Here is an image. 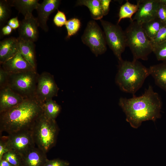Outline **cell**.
I'll list each match as a JSON object with an SVG mask.
<instances>
[{
  "label": "cell",
  "instance_id": "3",
  "mask_svg": "<svg viewBox=\"0 0 166 166\" xmlns=\"http://www.w3.org/2000/svg\"><path fill=\"white\" fill-rule=\"evenodd\" d=\"M149 75L148 68L138 60L130 61L122 60L119 61L115 82L122 91L134 95Z\"/></svg>",
  "mask_w": 166,
  "mask_h": 166
},
{
  "label": "cell",
  "instance_id": "7",
  "mask_svg": "<svg viewBox=\"0 0 166 166\" xmlns=\"http://www.w3.org/2000/svg\"><path fill=\"white\" fill-rule=\"evenodd\" d=\"M100 21L106 43L118 61H122L121 55L126 47L124 31L118 24L115 25L102 20Z\"/></svg>",
  "mask_w": 166,
  "mask_h": 166
},
{
  "label": "cell",
  "instance_id": "12",
  "mask_svg": "<svg viewBox=\"0 0 166 166\" xmlns=\"http://www.w3.org/2000/svg\"><path fill=\"white\" fill-rule=\"evenodd\" d=\"M38 24L36 18L32 14L28 15L20 22L18 32L20 38L34 42L38 38Z\"/></svg>",
  "mask_w": 166,
  "mask_h": 166
},
{
  "label": "cell",
  "instance_id": "22",
  "mask_svg": "<svg viewBox=\"0 0 166 166\" xmlns=\"http://www.w3.org/2000/svg\"><path fill=\"white\" fill-rule=\"evenodd\" d=\"M164 25L157 18L141 25L146 34L151 41Z\"/></svg>",
  "mask_w": 166,
  "mask_h": 166
},
{
  "label": "cell",
  "instance_id": "25",
  "mask_svg": "<svg viewBox=\"0 0 166 166\" xmlns=\"http://www.w3.org/2000/svg\"><path fill=\"white\" fill-rule=\"evenodd\" d=\"M2 159L6 160L14 166H22L21 155L12 150H10L4 153Z\"/></svg>",
  "mask_w": 166,
  "mask_h": 166
},
{
  "label": "cell",
  "instance_id": "37",
  "mask_svg": "<svg viewBox=\"0 0 166 166\" xmlns=\"http://www.w3.org/2000/svg\"><path fill=\"white\" fill-rule=\"evenodd\" d=\"M12 30V29L7 25L2 27L1 32L3 35H7L10 34L11 33Z\"/></svg>",
  "mask_w": 166,
  "mask_h": 166
},
{
  "label": "cell",
  "instance_id": "27",
  "mask_svg": "<svg viewBox=\"0 0 166 166\" xmlns=\"http://www.w3.org/2000/svg\"><path fill=\"white\" fill-rule=\"evenodd\" d=\"M80 20L77 18H72L67 20L65 26L67 32V38L76 34L78 31L81 27Z\"/></svg>",
  "mask_w": 166,
  "mask_h": 166
},
{
  "label": "cell",
  "instance_id": "14",
  "mask_svg": "<svg viewBox=\"0 0 166 166\" xmlns=\"http://www.w3.org/2000/svg\"><path fill=\"white\" fill-rule=\"evenodd\" d=\"M2 65L9 74L18 73L36 70L18 52Z\"/></svg>",
  "mask_w": 166,
  "mask_h": 166
},
{
  "label": "cell",
  "instance_id": "24",
  "mask_svg": "<svg viewBox=\"0 0 166 166\" xmlns=\"http://www.w3.org/2000/svg\"><path fill=\"white\" fill-rule=\"evenodd\" d=\"M138 8L137 4H132L128 0H126L125 3L121 6L120 9L117 24H119L122 19L124 18H129L131 21H132V16L136 13Z\"/></svg>",
  "mask_w": 166,
  "mask_h": 166
},
{
  "label": "cell",
  "instance_id": "11",
  "mask_svg": "<svg viewBox=\"0 0 166 166\" xmlns=\"http://www.w3.org/2000/svg\"><path fill=\"white\" fill-rule=\"evenodd\" d=\"M160 0H138L136 2L138 9L132 18L142 25L156 18L157 11Z\"/></svg>",
  "mask_w": 166,
  "mask_h": 166
},
{
  "label": "cell",
  "instance_id": "16",
  "mask_svg": "<svg viewBox=\"0 0 166 166\" xmlns=\"http://www.w3.org/2000/svg\"><path fill=\"white\" fill-rule=\"evenodd\" d=\"M21 156L22 166H44L48 159L46 153L35 147Z\"/></svg>",
  "mask_w": 166,
  "mask_h": 166
},
{
  "label": "cell",
  "instance_id": "29",
  "mask_svg": "<svg viewBox=\"0 0 166 166\" xmlns=\"http://www.w3.org/2000/svg\"><path fill=\"white\" fill-rule=\"evenodd\" d=\"M151 42L153 47L166 42V25H164L161 28Z\"/></svg>",
  "mask_w": 166,
  "mask_h": 166
},
{
  "label": "cell",
  "instance_id": "38",
  "mask_svg": "<svg viewBox=\"0 0 166 166\" xmlns=\"http://www.w3.org/2000/svg\"><path fill=\"white\" fill-rule=\"evenodd\" d=\"M0 166H14L6 160L2 159L0 161Z\"/></svg>",
  "mask_w": 166,
  "mask_h": 166
},
{
  "label": "cell",
  "instance_id": "6",
  "mask_svg": "<svg viewBox=\"0 0 166 166\" xmlns=\"http://www.w3.org/2000/svg\"><path fill=\"white\" fill-rule=\"evenodd\" d=\"M39 75L36 70L9 74L7 86L24 99L35 98Z\"/></svg>",
  "mask_w": 166,
  "mask_h": 166
},
{
  "label": "cell",
  "instance_id": "35",
  "mask_svg": "<svg viewBox=\"0 0 166 166\" xmlns=\"http://www.w3.org/2000/svg\"><path fill=\"white\" fill-rule=\"evenodd\" d=\"M102 10L104 16L107 15L109 10L111 0H100Z\"/></svg>",
  "mask_w": 166,
  "mask_h": 166
},
{
  "label": "cell",
  "instance_id": "34",
  "mask_svg": "<svg viewBox=\"0 0 166 166\" xmlns=\"http://www.w3.org/2000/svg\"><path fill=\"white\" fill-rule=\"evenodd\" d=\"M9 150L5 140L2 137L0 140V160H2L3 155Z\"/></svg>",
  "mask_w": 166,
  "mask_h": 166
},
{
  "label": "cell",
  "instance_id": "31",
  "mask_svg": "<svg viewBox=\"0 0 166 166\" xmlns=\"http://www.w3.org/2000/svg\"><path fill=\"white\" fill-rule=\"evenodd\" d=\"M67 21L65 14L58 10L53 19L55 25L57 27H61L65 25Z\"/></svg>",
  "mask_w": 166,
  "mask_h": 166
},
{
  "label": "cell",
  "instance_id": "17",
  "mask_svg": "<svg viewBox=\"0 0 166 166\" xmlns=\"http://www.w3.org/2000/svg\"><path fill=\"white\" fill-rule=\"evenodd\" d=\"M17 38L10 37L0 42V63L2 64L18 52Z\"/></svg>",
  "mask_w": 166,
  "mask_h": 166
},
{
  "label": "cell",
  "instance_id": "23",
  "mask_svg": "<svg viewBox=\"0 0 166 166\" xmlns=\"http://www.w3.org/2000/svg\"><path fill=\"white\" fill-rule=\"evenodd\" d=\"M44 114L48 118L55 120L60 113L61 107L52 99L47 100L42 104Z\"/></svg>",
  "mask_w": 166,
  "mask_h": 166
},
{
  "label": "cell",
  "instance_id": "8",
  "mask_svg": "<svg viewBox=\"0 0 166 166\" xmlns=\"http://www.w3.org/2000/svg\"><path fill=\"white\" fill-rule=\"evenodd\" d=\"M81 40L96 56L104 53L107 50L105 36L94 21L89 22L81 37Z\"/></svg>",
  "mask_w": 166,
  "mask_h": 166
},
{
  "label": "cell",
  "instance_id": "33",
  "mask_svg": "<svg viewBox=\"0 0 166 166\" xmlns=\"http://www.w3.org/2000/svg\"><path fill=\"white\" fill-rule=\"evenodd\" d=\"M9 73L2 67L0 68V89L7 86Z\"/></svg>",
  "mask_w": 166,
  "mask_h": 166
},
{
  "label": "cell",
  "instance_id": "1",
  "mask_svg": "<svg viewBox=\"0 0 166 166\" xmlns=\"http://www.w3.org/2000/svg\"><path fill=\"white\" fill-rule=\"evenodd\" d=\"M119 105L125 114L126 121L134 128H138L144 121L155 122L161 117V99L150 85L140 96L133 95L130 98L121 97Z\"/></svg>",
  "mask_w": 166,
  "mask_h": 166
},
{
  "label": "cell",
  "instance_id": "13",
  "mask_svg": "<svg viewBox=\"0 0 166 166\" xmlns=\"http://www.w3.org/2000/svg\"><path fill=\"white\" fill-rule=\"evenodd\" d=\"M60 2L59 0H44L38 6L36 18L39 26L45 32L49 30L47 23L49 15L58 8Z\"/></svg>",
  "mask_w": 166,
  "mask_h": 166
},
{
  "label": "cell",
  "instance_id": "26",
  "mask_svg": "<svg viewBox=\"0 0 166 166\" xmlns=\"http://www.w3.org/2000/svg\"><path fill=\"white\" fill-rule=\"evenodd\" d=\"M10 5L6 0L0 1V24L2 26L6 23L11 14Z\"/></svg>",
  "mask_w": 166,
  "mask_h": 166
},
{
  "label": "cell",
  "instance_id": "9",
  "mask_svg": "<svg viewBox=\"0 0 166 166\" xmlns=\"http://www.w3.org/2000/svg\"><path fill=\"white\" fill-rule=\"evenodd\" d=\"M9 149L22 155L35 147L31 129L21 131L3 137Z\"/></svg>",
  "mask_w": 166,
  "mask_h": 166
},
{
  "label": "cell",
  "instance_id": "10",
  "mask_svg": "<svg viewBox=\"0 0 166 166\" xmlns=\"http://www.w3.org/2000/svg\"><path fill=\"white\" fill-rule=\"evenodd\" d=\"M59 88L53 75L43 72L39 75L35 93V98L43 104L57 95Z\"/></svg>",
  "mask_w": 166,
  "mask_h": 166
},
{
  "label": "cell",
  "instance_id": "18",
  "mask_svg": "<svg viewBox=\"0 0 166 166\" xmlns=\"http://www.w3.org/2000/svg\"><path fill=\"white\" fill-rule=\"evenodd\" d=\"M18 50L24 58L36 70V63L35 56V45L34 42L22 40L19 37Z\"/></svg>",
  "mask_w": 166,
  "mask_h": 166
},
{
  "label": "cell",
  "instance_id": "4",
  "mask_svg": "<svg viewBox=\"0 0 166 166\" xmlns=\"http://www.w3.org/2000/svg\"><path fill=\"white\" fill-rule=\"evenodd\" d=\"M124 31L126 47L131 51L133 60H147L149 55L153 52V46L141 25L136 21H131Z\"/></svg>",
  "mask_w": 166,
  "mask_h": 166
},
{
  "label": "cell",
  "instance_id": "2",
  "mask_svg": "<svg viewBox=\"0 0 166 166\" xmlns=\"http://www.w3.org/2000/svg\"><path fill=\"white\" fill-rule=\"evenodd\" d=\"M43 113L42 104L36 99H25L21 103L0 113V132L8 134L31 129Z\"/></svg>",
  "mask_w": 166,
  "mask_h": 166
},
{
  "label": "cell",
  "instance_id": "20",
  "mask_svg": "<svg viewBox=\"0 0 166 166\" xmlns=\"http://www.w3.org/2000/svg\"><path fill=\"white\" fill-rule=\"evenodd\" d=\"M38 0H14L8 1L11 6H14L24 16L32 14L39 4Z\"/></svg>",
  "mask_w": 166,
  "mask_h": 166
},
{
  "label": "cell",
  "instance_id": "39",
  "mask_svg": "<svg viewBox=\"0 0 166 166\" xmlns=\"http://www.w3.org/2000/svg\"><path fill=\"white\" fill-rule=\"evenodd\" d=\"M162 0L166 5V0Z\"/></svg>",
  "mask_w": 166,
  "mask_h": 166
},
{
  "label": "cell",
  "instance_id": "15",
  "mask_svg": "<svg viewBox=\"0 0 166 166\" xmlns=\"http://www.w3.org/2000/svg\"><path fill=\"white\" fill-rule=\"evenodd\" d=\"M24 99L7 86L0 89V113L15 107Z\"/></svg>",
  "mask_w": 166,
  "mask_h": 166
},
{
  "label": "cell",
  "instance_id": "5",
  "mask_svg": "<svg viewBox=\"0 0 166 166\" xmlns=\"http://www.w3.org/2000/svg\"><path fill=\"white\" fill-rule=\"evenodd\" d=\"M35 144L45 153L55 145L59 128L55 120L47 117L43 113L31 129Z\"/></svg>",
  "mask_w": 166,
  "mask_h": 166
},
{
  "label": "cell",
  "instance_id": "21",
  "mask_svg": "<svg viewBox=\"0 0 166 166\" xmlns=\"http://www.w3.org/2000/svg\"><path fill=\"white\" fill-rule=\"evenodd\" d=\"M76 5H84L89 9L92 18L96 20H101L104 16L100 0H79Z\"/></svg>",
  "mask_w": 166,
  "mask_h": 166
},
{
  "label": "cell",
  "instance_id": "28",
  "mask_svg": "<svg viewBox=\"0 0 166 166\" xmlns=\"http://www.w3.org/2000/svg\"><path fill=\"white\" fill-rule=\"evenodd\" d=\"M152 52L158 61L166 62V42L154 46Z\"/></svg>",
  "mask_w": 166,
  "mask_h": 166
},
{
  "label": "cell",
  "instance_id": "19",
  "mask_svg": "<svg viewBox=\"0 0 166 166\" xmlns=\"http://www.w3.org/2000/svg\"><path fill=\"white\" fill-rule=\"evenodd\" d=\"M148 69L156 84L166 92V62L151 66Z\"/></svg>",
  "mask_w": 166,
  "mask_h": 166
},
{
  "label": "cell",
  "instance_id": "32",
  "mask_svg": "<svg viewBox=\"0 0 166 166\" xmlns=\"http://www.w3.org/2000/svg\"><path fill=\"white\" fill-rule=\"evenodd\" d=\"M69 162L59 158L48 159L44 166H69Z\"/></svg>",
  "mask_w": 166,
  "mask_h": 166
},
{
  "label": "cell",
  "instance_id": "36",
  "mask_svg": "<svg viewBox=\"0 0 166 166\" xmlns=\"http://www.w3.org/2000/svg\"><path fill=\"white\" fill-rule=\"evenodd\" d=\"M7 25L9 26L12 29L15 30L19 28L20 23L19 22L18 17H15L10 19L8 22Z\"/></svg>",
  "mask_w": 166,
  "mask_h": 166
},
{
  "label": "cell",
  "instance_id": "30",
  "mask_svg": "<svg viewBox=\"0 0 166 166\" xmlns=\"http://www.w3.org/2000/svg\"><path fill=\"white\" fill-rule=\"evenodd\" d=\"M156 17L164 25H166V5L162 0H160Z\"/></svg>",
  "mask_w": 166,
  "mask_h": 166
}]
</instances>
